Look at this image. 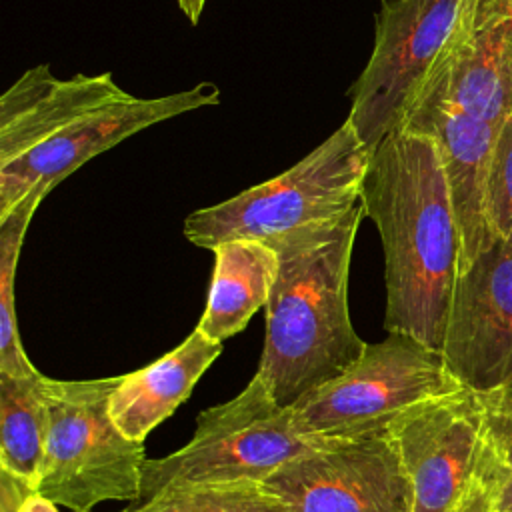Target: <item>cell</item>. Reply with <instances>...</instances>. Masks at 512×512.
I'll use <instances>...</instances> for the list:
<instances>
[{
	"label": "cell",
	"mask_w": 512,
	"mask_h": 512,
	"mask_svg": "<svg viewBox=\"0 0 512 512\" xmlns=\"http://www.w3.org/2000/svg\"><path fill=\"white\" fill-rule=\"evenodd\" d=\"M118 382L120 376L46 378L50 420L36 492L72 512L142 496L144 442L128 438L110 416Z\"/></svg>",
	"instance_id": "5"
},
{
	"label": "cell",
	"mask_w": 512,
	"mask_h": 512,
	"mask_svg": "<svg viewBox=\"0 0 512 512\" xmlns=\"http://www.w3.org/2000/svg\"><path fill=\"white\" fill-rule=\"evenodd\" d=\"M464 0H380L374 46L350 86L346 120L372 152L402 128L406 114L450 40Z\"/></svg>",
	"instance_id": "8"
},
{
	"label": "cell",
	"mask_w": 512,
	"mask_h": 512,
	"mask_svg": "<svg viewBox=\"0 0 512 512\" xmlns=\"http://www.w3.org/2000/svg\"><path fill=\"white\" fill-rule=\"evenodd\" d=\"M484 400L470 388L424 400L386 428L412 488V512H452L474 482Z\"/></svg>",
	"instance_id": "11"
},
{
	"label": "cell",
	"mask_w": 512,
	"mask_h": 512,
	"mask_svg": "<svg viewBox=\"0 0 512 512\" xmlns=\"http://www.w3.org/2000/svg\"><path fill=\"white\" fill-rule=\"evenodd\" d=\"M264 484L296 512H412V488L388 430L324 438Z\"/></svg>",
	"instance_id": "9"
},
{
	"label": "cell",
	"mask_w": 512,
	"mask_h": 512,
	"mask_svg": "<svg viewBox=\"0 0 512 512\" xmlns=\"http://www.w3.org/2000/svg\"><path fill=\"white\" fill-rule=\"evenodd\" d=\"M464 6L482 16H512V0H464Z\"/></svg>",
	"instance_id": "21"
},
{
	"label": "cell",
	"mask_w": 512,
	"mask_h": 512,
	"mask_svg": "<svg viewBox=\"0 0 512 512\" xmlns=\"http://www.w3.org/2000/svg\"><path fill=\"white\" fill-rule=\"evenodd\" d=\"M44 198L42 192H32L8 214L0 216V372L12 376L38 372L26 356L18 334L14 284L26 230Z\"/></svg>",
	"instance_id": "15"
},
{
	"label": "cell",
	"mask_w": 512,
	"mask_h": 512,
	"mask_svg": "<svg viewBox=\"0 0 512 512\" xmlns=\"http://www.w3.org/2000/svg\"><path fill=\"white\" fill-rule=\"evenodd\" d=\"M46 378L0 372V470L36 492L48 438Z\"/></svg>",
	"instance_id": "14"
},
{
	"label": "cell",
	"mask_w": 512,
	"mask_h": 512,
	"mask_svg": "<svg viewBox=\"0 0 512 512\" xmlns=\"http://www.w3.org/2000/svg\"><path fill=\"white\" fill-rule=\"evenodd\" d=\"M484 202L494 238L512 244V116L504 122L492 150Z\"/></svg>",
	"instance_id": "17"
},
{
	"label": "cell",
	"mask_w": 512,
	"mask_h": 512,
	"mask_svg": "<svg viewBox=\"0 0 512 512\" xmlns=\"http://www.w3.org/2000/svg\"><path fill=\"white\" fill-rule=\"evenodd\" d=\"M370 150L348 120L282 174L184 220V236L198 248L228 240H266L348 212L360 202Z\"/></svg>",
	"instance_id": "4"
},
{
	"label": "cell",
	"mask_w": 512,
	"mask_h": 512,
	"mask_svg": "<svg viewBox=\"0 0 512 512\" xmlns=\"http://www.w3.org/2000/svg\"><path fill=\"white\" fill-rule=\"evenodd\" d=\"M452 512H492V506H490V500L484 494V490L472 482L468 494Z\"/></svg>",
	"instance_id": "22"
},
{
	"label": "cell",
	"mask_w": 512,
	"mask_h": 512,
	"mask_svg": "<svg viewBox=\"0 0 512 512\" xmlns=\"http://www.w3.org/2000/svg\"><path fill=\"white\" fill-rule=\"evenodd\" d=\"M224 342L200 328L152 364L120 376L110 394V416L132 440L144 442L174 410L188 400L200 376L220 356Z\"/></svg>",
	"instance_id": "12"
},
{
	"label": "cell",
	"mask_w": 512,
	"mask_h": 512,
	"mask_svg": "<svg viewBox=\"0 0 512 512\" xmlns=\"http://www.w3.org/2000/svg\"><path fill=\"white\" fill-rule=\"evenodd\" d=\"M360 200L384 250V328L442 352L460 268V230L432 136L400 128L372 152Z\"/></svg>",
	"instance_id": "2"
},
{
	"label": "cell",
	"mask_w": 512,
	"mask_h": 512,
	"mask_svg": "<svg viewBox=\"0 0 512 512\" xmlns=\"http://www.w3.org/2000/svg\"><path fill=\"white\" fill-rule=\"evenodd\" d=\"M348 212L266 238L278 252V274L266 302V338L256 376L288 408L348 370L366 344L348 310V274L362 218Z\"/></svg>",
	"instance_id": "3"
},
{
	"label": "cell",
	"mask_w": 512,
	"mask_h": 512,
	"mask_svg": "<svg viewBox=\"0 0 512 512\" xmlns=\"http://www.w3.org/2000/svg\"><path fill=\"white\" fill-rule=\"evenodd\" d=\"M206 486L210 488L212 512H296L288 500L264 482L240 480Z\"/></svg>",
	"instance_id": "18"
},
{
	"label": "cell",
	"mask_w": 512,
	"mask_h": 512,
	"mask_svg": "<svg viewBox=\"0 0 512 512\" xmlns=\"http://www.w3.org/2000/svg\"><path fill=\"white\" fill-rule=\"evenodd\" d=\"M464 388L440 350L404 332L366 344L340 376L310 390L292 408L294 426L310 438H354L382 432L408 408Z\"/></svg>",
	"instance_id": "7"
},
{
	"label": "cell",
	"mask_w": 512,
	"mask_h": 512,
	"mask_svg": "<svg viewBox=\"0 0 512 512\" xmlns=\"http://www.w3.org/2000/svg\"><path fill=\"white\" fill-rule=\"evenodd\" d=\"M122 512H212L210 488L206 484L170 486L146 498L138 508Z\"/></svg>",
	"instance_id": "19"
},
{
	"label": "cell",
	"mask_w": 512,
	"mask_h": 512,
	"mask_svg": "<svg viewBox=\"0 0 512 512\" xmlns=\"http://www.w3.org/2000/svg\"><path fill=\"white\" fill-rule=\"evenodd\" d=\"M484 416L474 468L492 512H512V398L482 396Z\"/></svg>",
	"instance_id": "16"
},
{
	"label": "cell",
	"mask_w": 512,
	"mask_h": 512,
	"mask_svg": "<svg viewBox=\"0 0 512 512\" xmlns=\"http://www.w3.org/2000/svg\"><path fill=\"white\" fill-rule=\"evenodd\" d=\"M214 274L204 314L196 328L224 342L242 332L264 308L278 274V252L266 240H228L212 248Z\"/></svg>",
	"instance_id": "13"
},
{
	"label": "cell",
	"mask_w": 512,
	"mask_h": 512,
	"mask_svg": "<svg viewBox=\"0 0 512 512\" xmlns=\"http://www.w3.org/2000/svg\"><path fill=\"white\" fill-rule=\"evenodd\" d=\"M182 14L190 20V24H198L200 22V16L204 12V6H206V0H176Z\"/></svg>",
	"instance_id": "23"
},
{
	"label": "cell",
	"mask_w": 512,
	"mask_h": 512,
	"mask_svg": "<svg viewBox=\"0 0 512 512\" xmlns=\"http://www.w3.org/2000/svg\"><path fill=\"white\" fill-rule=\"evenodd\" d=\"M318 442L322 440L298 432L292 408L280 406L254 374L238 396L198 414L196 432L186 446L146 460L140 498L170 486L264 482Z\"/></svg>",
	"instance_id": "6"
},
{
	"label": "cell",
	"mask_w": 512,
	"mask_h": 512,
	"mask_svg": "<svg viewBox=\"0 0 512 512\" xmlns=\"http://www.w3.org/2000/svg\"><path fill=\"white\" fill-rule=\"evenodd\" d=\"M442 356L464 388L512 398V244L496 238L458 274Z\"/></svg>",
	"instance_id": "10"
},
{
	"label": "cell",
	"mask_w": 512,
	"mask_h": 512,
	"mask_svg": "<svg viewBox=\"0 0 512 512\" xmlns=\"http://www.w3.org/2000/svg\"><path fill=\"white\" fill-rule=\"evenodd\" d=\"M34 492L24 482L8 474L6 470H0V512H18L22 500Z\"/></svg>",
	"instance_id": "20"
},
{
	"label": "cell",
	"mask_w": 512,
	"mask_h": 512,
	"mask_svg": "<svg viewBox=\"0 0 512 512\" xmlns=\"http://www.w3.org/2000/svg\"><path fill=\"white\" fill-rule=\"evenodd\" d=\"M88 512H92V510H88Z\"/></svg>",
	"instance_id": "24"
},
{
	"label": "cell",
	"mask_w": 512,
	"mask_h": 512,
	"mask_svg": "<svg viewBox=\"0 0 512 512\" xmlns=\"http://www.w3.org/2000/svg\"><path fill=\"white\" fill-rule=\"evenodd\" d=\"M218 102L220 88L212 82L166 96H134L110 72L58 78L48 64L28 68L0 96V216L32 192L48 196L126 138Z\"/></svg>",
	"instance_id": "1"
}]
</instances>
